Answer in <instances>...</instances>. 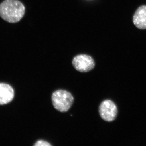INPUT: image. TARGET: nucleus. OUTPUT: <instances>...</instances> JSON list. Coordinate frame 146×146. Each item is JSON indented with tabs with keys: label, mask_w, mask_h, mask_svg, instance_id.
<instances>
[{
	"label": "nucleus",
	"mask_w": 146,
	"mask_h": 146,
	"mask_svg": "<svg viewBox=\"0 0 146 146\" xmlns=\"http://www.w3.org/2000/svg\"><path fill=\"white\" fill-rule=\"evenodd\" d=\"M25 12V6L18 0H5L0 4V17L8 23L19 22Z\"/></svg>",
	"instance_id": "f257e3e1"
},
{
	"label": "nucleus",
	"mask_w": 146,
	"mask_h": 146,
	"mask_svg": "<svg viewBox=\"0 0 146 146\" xmlns=\"http://www.w3.org/2000/svg\"><path fill=\"white\" fill-rule=\"evenodd\" d=\"M100 116L103 120L107 122L114 121L117 115V108L114 102L109 100L103 101L99 108Z\"/></svg>",
	"instance_id": "20e7f679"
},
{
	"label": "nucleus",
	"mask_w": 146,
	"mask_h": 146,
	"mask_svg": "<svg viewBox=\"0 0 146 146\" xmlns=\"http://www.w3.org/2000/svg\"><path fill=\"white\" fill-rule=\"evenodd\" d=\"M72 65L75 69L81 73L90 72L94 69L95 61L93 58L87 54L78 55L74 58Z\"/></svg>",
	"instance_id": "7ed1b4c3"
},
{
	"label": "nucleus",
	"mask_w": 146,
	"mask_h": 146,
	"mask_svg": "<svg viewBox=\"0 0 146 146\" xmlns=\"http://www.w3.org/2000/svg\"><path fill=\"white\" fill-rule=\"evenodd\" d=\"M14 96V91L10 85L0 83V105L10 102L13 99Z\"/></svg>",
	"instance_id": "423d86ee"
},
{
	"label": "nucleus",
	"mask_w": 146,
	"mask_h": 146,
	"mask_svg": "<svg viewBox=\"0 0 146 146\" xmlns=\"http://www.w3.org/2000/svg\"><path fill=\"white\" fill-rule=\"evenodd\" d=\"M133 21L136 27L140 29H146V5L138 7L133 15Z\"/></svg>",
	"instance_id": "39448f33"
},
{
	"label": "nucleus",
	"mask_w": 146,
	"mask_h": 146,
	"mask_svg": "<svg viewBox=\"0 0 146 146\" xmlns=\"http://www.w3.org/2000/svg\"><path fill=\"white\" fill-rule=\"evenodd\" d=\"M35 146H51L52 145L46 141L39 140L34 144Z\"/></svg>",
	"instance_id": "0eeeda50"
},
{
	"label": "nucleus",
	"mask_w": 146,
	"mask_h": 146,
	"mask_svg": "<svg viewBox=\"0 0 146 146\" xmlns=\"http://www.w3.org/2000/svg\"><path fill=\"white\" fill-rule=\"evenodd\" d=\"M52 102L55 109L61 112H68L74 103V98L66 90L58 89L53 93Z\"/></svg>",
	"instance_id": "f03ea898"
}]
</instances>
